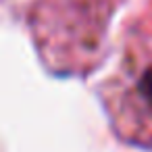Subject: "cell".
<instances>
[{
  "mask_svg": "<svg viewBox=\"0 0 152 152\" xmlns=\"http://www.w3.org/2000/svg\"><path fill=\"white\" fill-rule=\"evenodd\" d=\"M140 90H142L144 98L152 104V71H146V73H144V77H142V81H140Z\"/></svg>",
  "mask_w": 152,
  "mask_h": 152,
  "instance_id": "6da1fadb",
  "label": "cell"
}]
</instances>
